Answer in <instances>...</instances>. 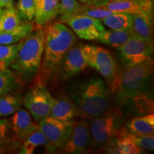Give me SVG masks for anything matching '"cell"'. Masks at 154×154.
I'll list each match as a JSON object with an SVG mask.
<instances>
[{
  "instance_id": "30bf717a",
  "label": "cell",
  "mask_w": 154,
  "mask_h": 154,
  "mask_svg": "<svg viewBox=\"0 0 154 154\" xmlns=\"http://www.w3.org/2000/svg\"><path fill=\"white\" fill-rule=\"evenodd\" d=\"M84 47V44H75L66 52L58 71L62 79H69L82 72L88 66Z\"/></svg>"
},
{
  "instance_id": "44dd1931",
  "label": "cell",
  "mask_w": 154,
  "mask_h": 154,
  "mask_svg": "<svg viewBox=\"0 0 154 154\" xmlns=\"http://www.w3.org/2000/svg\"><path fill=\"white\" fill-rule=\"evenodd\" d=\"M125 128L132 134L153 135L154 133V114L152 113L132 119L128 121Z\"/></svg>"
},
{
  "instance_id": "484cf974",
  "label": "cell",
  "mask_w": 154,
  "mask_h": 154,
  "mask_svg": "<svg viewBox=\"0 0 154 154\" xmlns=\"http://www.w3.org/2000/svg\"><path fill=\"white\" fill-rule=\"evenodd\" d=\"M18 11L14 5L5 8L0 17V33L9 32L21 24Z\"/></svg>"
},
{
  "instance_id": "603a6c76",
  "label": "cell",
  "mask_w": 154,
  "mask_h": 154,
  "mask_svg": "<svg viewBox=\"0 0 154 154\" xmlns=\"http://www.w3.org/2000/svg\"><path fill=\"white\" fill-rule=\"evenodd\" d=\"M41 146H45L47 150L49 143L43 132L38 127L22 142L19 153L21 154H32L36 148Z\"/></svg>"
},
{
  "instance_id": "2e32d148",
  "label": "cell",
  "mask_w": 154,
  "mask_h": 154,
  "mask_svg": "<svg viewBox=\"0 0 154 154\" xmlns=\"http://www.w3.org/2000/svg\"><path fill=\"white\" fill-rule=\"evenodd\" d=\"M76 116H80L76 105L70 97L61 96L54 99L49 116L61 121H72Z\"/></svg>"
},
{
  "instance_id": "f1b7e54d",
  "label": "cell",
  "mask_w": 154,
  "mask_h": 154,
  "mask_svg": "<svg viewBox=\"0 0 154 154\" xmlns=\"http://www.w3.org/2000/svg\"><path fill=\"white\" fill-rule=\"evenodd\" d=\"M22 40L9 45L0 44V70H5L10 67L22 46Z\"/></svg>"
},
{
  "instance_id": "ac0fdd59",
  "label": "cell",
  "mask_w": 154,
  "mask_h": 154,
  "mask_svg": "<svg viewBox=\"0 0 154 154\" xmlns=\"http://www.w3.org/2000/svg\"><path fill=\"white\" fill-rule=\"evenodd\" d=\"M105 151L109 153L138 154L143 150L125 136L118 135L104 145Z\"/></svg>"
},
{
  "instance_id": "d6a6232c",
  "label": "cell",
  "mask_w": 154,
  "mask_h": 154,
  "mask_svg": "<svg viewBox=\"0 0 154 154\" xmlns=\"http://www.w3.org/2000/svg\"><path fill=\"white\" fill-rule=\"evenodd\" d=\"M78 1L84 5L101 7V6L106 5L109 0H78Z\"/></svg>"
},
{
  "instance_id": "cb8c5ba5",
  "label": "cell",
  "mask_w": 154,
  "mask_h": 154,
  "mask_svg": "<svg viewBox=\"0 0 154 154\" xmlns=\"http://www.w3.org/2000/svg\"><path fill=\"white\" fill-rule=\"evenodd\" d=\"M22 98L14 92L0 96V117L14 114L22 109Z\"/></svg>"
},
{
  "instance_id": "7c38bea8",
  "label": "cell",
  "mask_w": 154,
  "mask_h": 154,
  "mask_svg": "<svg viewBox=\"0 0 154 154\" xmlns=\"http://www.w3.org/2000/svg\"><path fill=\"white\" fill-rule=\"evenodd\" d=\"M91 145L90 125L86 120L74 122L72 134L63 147L66 153H82L88 151Z\"/></svg>"
},
{
  "instance_id": "836d02e7",
  "label": "cell",
  "mask_w": 154,
  "mask_h": 154,
  "mask_svg": "<svg viewBox=\"0 0 154 154\" xmlns=\"http://www.w3.org/2000/svg\"><path fill=\"white\" fill-rule=\"evenodd\" d=\"M14 0H0V7L2 8H7L13 6Z\"/></svg>"
},
{
  "instance_id": "d6986e66",
  "label": "cell",
  "mask_w": 154,
  "mask_h": 154,
  "mask_svg": "<svg viewBox=\"0 0 154 154\" xmlns=\"http://www.w3.org/2000/svg\"><path fill=\"white\" fill-rule=\"evenodd\" d=\"M35 29L32 22H21V24L9 32L0 33V44L9 45L24 39Z\"/></svg>"
},
{
  "instance_id": "8992f818",
  "label": "cell",
  "mask_w": 154,
  "mask_h": 154,
  "mask_svg": "<svg viewBox=\"0 0 154 154\" xmlns=\"http://www.w3.org/2000/svg\"><path fill=\"white\" fill-rule=\"evenodd\" d=\"M54 99L48 91L45 84L36 83L23 98V106L29 111L36 122L49 116Z\"/></svg>"
},
{
  "instance_id": "d590c367",
  "label": "cell",
  "mask_w": 154,
  "mask_h": 154,
  "mask_svg": "<svg viewBox=\"0 0 154 154\" xmlns=\"http://www.w3.org/2000/svg\"><path fill=\"white\" fill-rule=\"evenodd\" d=\"M151 1L152 2H153V1H154V0H151Z\"/></svg>"
},
{
  "instance_id": "7a4b0ae2",
  "label": "cell",
  "mask_w": 154,
  "mask_h": 154,
  "mask_svg": "<svg viewBox=\"0 0 154 154\" xmlns=\"http://www.w3.org/2000/svg\"><path fill=\"white\" fill-rule=\"evenodd\" d=\"M153 61H148L136 66L125 67L110 87L111 93L114 94L115 101L119 106L146 97L153 74Z\"/></svg>"
},
{
  "instance_id": "1f68e13d",
  "label": "cell",
  "mask_w": 154,
  "mask_h": 154,
  "mask_svg": "<svg viewBox=\"0 0 154 154\" xmlns=\"http://www.w3.org/2000/svg\"><path fill=\"white\" fill-rule=\"evenodd\" d=\"M114 11L108 10L101 7H96V6H91L87 5L81 4V7L79 14H83L93 17V18L99 19L102 20L103 19L109 16Z\"/></svg>"
},
{
  "instance_id": "e0dca14e",
  "label": "cell",
  "mask_w": 154,
  "mask_h": 154,
  "mask_svg": "<svg viewBox=\"0 0 154 154\" xmlns=\"http://www.w3.org/2000/svg\"><path fill=\"white\" fill-rule=\"evenodd\" d=\"M131 14L132 17V32L134 35L146 41L153 42V13Z\"/></svg>"
},
{
  "instance_id": "6da1fadb",
  "label": "cell",
  "mask_w": 154,
  "mask_h": 154,
  "mask_svg": "<svg viewBox=\"0 0 154 154\" xmlns=\"http://www.w3.org/2000/svg\"><path fill=\"white\" fill-rule=\"evenodd\" d=\"M44 32L43 56L36 76V83L43 84L58 72L66 52L76 42L74 32L61 22L44 25Z\"/></svg>"
},
{
  "instance_id": "7402d4cb",
  "label": "cell",
  "mask_w": 154,
  "mask_h": 154,
  "mask_svg": "<svg viewBox=\"0 0 154 154\" xmlns=\"http://www.w3.org/2000/svg\"><path fill=\"white\" fill-rule=\"evenodd\" d=\"M101 21L111 29L132 31V17L129 13L116 11Z\"/></svg>"
},
{
  "instance_id": "9a60e30c",
  "label": "cell",
  "mask_w": 154,
  "mask_h": 154,
  "mask_svg": "<svg viewBox=\"0 0 154 154\" xmlns=\"http://www.w3.org/2000/svg\"><path fill=\"white\" fill-rule=\"evenodd\" d=\"M60 14L59 0H36L34 13V24L41 27Z\"/></svg>"
},
{
  "instance_id": "ba28073f",
  "label": "cell",
  "mask_w": 154,
  "mask_h": 154,
  "mask_svg": "<svg viewBox=\"0 0 154 154\" xmlns=\"http://www.w3.org/2000/svg\"><path fill=\"white\" fill-rule=\"evenodd\" d=\"M84 49L88 66L95 69L111 87L118 74L111 54L105 48L91 44H84Z\"/></svg>"
},
{
  "instance_id": "277c9868",
  "label": "cell",
  "mask_w": 154,
  "mask_h": 154,
  "mask_svg": "<svg viewBox=\"0 0 154 154\" xmlns=\"http://www.w3.org/2000/svg\"><path fill=\"white\" fill-rule=\"evenodd\" d=\"M44 26L38 27L22 40L14 61L10 67L20 79L29 81L38 74L44 51Z\"/></svg>"
},
{
  "instance_id": "4316f807",
  "label": "cell",
  "mask_w": 154,
  "mask_h": 154,
  "mask_svg": "<svg viewBox=\"0 0 154 154\" xmlns=\"http://www.w3.org/2000/svg\"><path fill=\"white\" fill-rule=\"evenodd\" d=\"M118 135L125 136L131 140L133 143L145 151L154 150V136L153 135H140L132 134L126 130L125 127H122L119 131ZM117 135V136H118Z\"/></svg>"
},
{
  "instance_id": "4fadbf2b",
  "label": "cell",
  "mask_w": 154,
  "mask_h": 154,
  "mask_svg": "<svg viewBox=\"0 0 154 154\" xmlns=\"http://www.w3.org/2000/svg\"><path fill=\"white\" fill-rule=\"evenodd\" d=\"M8 120L13 138L19 143H22L29 135L38 128V123L32 121L29 112L25 109H19Z\"/></svg>"
},
{
  "instance_id": "9c48e42d",
  "label": "cell",
  "mask_w": 154,
  "mask_h": 154,
  "mask_svg": "<svg viewBox=\"0 0 154 154\" xmlns=\"http://www.w3.org/2000/svg\"><path fill=\"white\" fill-rule=\"evenodd\" d=\"M125 67L136 66L153 60V44L134 35L118 48Z\"/></svg>"
},
{
  "instance_id": "d4e9b609",
  "label": "cell",
  "mask_w": 154,
  "mask_h": 154,
  "mask_svg": "<svg viewBox=\"0 0 154 154\" xmlns=\"http://www.w3.org/2000/svg\"><path fill=\"white\" fill-rule=\"evenodd\" d=\"M20 79L12 70H0V96L13 93L20 86Z\"/></svg>"
},
{
  "instance_id": "4dcf8cb0",
  "label": "cell",
  "mask_w": 154,
  "mask_h": 154,
  "mask_svg": "<svg viewBox=\"0 0 154 154\" xmlns=\"http://www.w3.org/2000/svg\"><path fill=\"white\" fill-rule=\"evenodd\" d=\"M35 0H19L17 10L21 21L24 22H32L35 13Z\"/></svg>"
},
{
  "instance_id": "ffe728a7",
  "label": "cell",
  "mask_w": 154,
  "mask_h": 154,
  "mask_svg": "<svg viewBox=\"0 0 154 154\" xmlns=\"http://www.w3.org/2000/svg\"><path fill=\"white\" fill-rule=\"evenodd\" d=\"M134 35L132 31L104 29L100 32L96 40L109 47L119 48Z\"/></svg>"
},
{
  "instance_id": "8d00e7d4",
  "label": "cell",
  "mask_w": 154,
  "mask_h": 154,
  "mask_svg": "<svg viewBox=\"0 0 154 154\" xmlns=\"http://www.w3.org/2000/svg\"><path fill=\"white\" fill-rule=\"evenodd\" d=\"M36 0H35V2H36Z\"/></svg>"
},
{
  "instance_id": "52a82bcc",
  "label": "cell",
  "mask_w": 154,
  "mask_h": 154,
  "mask_svg": "<svg viewBox=\"0 0 154 154\" xmlns=\"http://www.w3.org/2000/svg\"><path fill=\"white\" fill-rule=\"evenodd\" d=\"M74 120L61 121L47 116L38 122V127L49 143L47 152L63 149L72 134Z\"/></svg>"
},
{
  "instance_id": "5bb4252c",
  "label": "cell",
  "mask_w": 154,
  "mask_h": 154,
  "mask_svg": "<svg viewBox=\"0 0 154 154\" xmlns=\"http://www.w3.org/2000/svg\"><path fill=\"white\" fill-rule=\"evenodd\" d=\"M101 7L114 12L153 13V3L151 0H109Z\"/></svg>"
},
{
  "instance_id": "3957f363",
  "label": "cell",
  "mask_w": 154,
  "mask_h": 154,
  "mask_svg": "<svg viewBox=\"0 0 154 154\" xmlns=\"http://www.w3.org/2000/svg\"><path fill=\"white\" fill-rule=\"evenodd\" d=\"M80 116L94 119L105 113L111 106V91L101 79L92 77L73 88L70 94Z\"/></svg>"
},
{
  "instance_id": "e575fe53",
  "label": "cell",
  "mask_w": 154,
  "mask_h": 154,
  "mask_svg": "<svg viewBox=\"0 0 154 154\" xmlns=\"http://www.w3.org/2000/svg\"><path fill=\"white\" fill-rule=\"evenodd\" d=\"M3 10H4V8H2V7H0V17H1V14H2V13Z\"/></svg>"
},
{
  "instance_id": "f546056e",
  "label": "cell",
  "mask_w": 154,
  "mask_h": 154,
  "mask_svg": "<svg viewBox=\"0 0 154 154\" xmlns=\"http://www.w3.org/2000/svg\"><path fill=\"white\" fill-rule=\"evenodd\" d=\"M81 4L77 0H60V22L64 23L67 19L79 14Z\"/></svg>"
},
{
  "instance_id": "5b68a950",
  "label": "cell",
  "mask_w": 154,
  "mask_h": 154,
  "mask_svg": "<svg viewBox=\"0 0 154 154\" xmlns=\"http://www.w3.org/2000/svg\"><path fill=\"white\" fill-rule=\"evenodd\" d=\"M124 117L118 108H109L99 117L93 119L90 125L91 136V147L104 146L109 140L117 136L122 128Z\"/></svg>"
},
{
  "instance_id": "8fae6325",
  "label": "cell",
  "mask_w": 154,
  "mask_h": 154,
  "mask_svg": "<svg viewBox=\"0 0 154 154\" xmlns=\"http://www.w3.org/2000/svg\"><path fill=\"white\" fill-rule=\"evenodd\" d=\"M64 23L70 26L79 37L86 40H96L100 32L105 29L101 19L83 14L75 15Z\"/></svg>"
},
{
  "instance_id": "83f0119b",
  "label": "cell",
  "mask_w": 154,
  "mask_h": 154,
  "mask_svg": "<svg viewBox=\"0 0 154 154\" xmlns=\"http://www.w3.org/2000/svg\"><path fill=\"white\" fill-rule=\"evenodd\" d=\"M19 144L13 138L8 119H0V153L13 149Z\"/></svg>"
}]
</instances>
